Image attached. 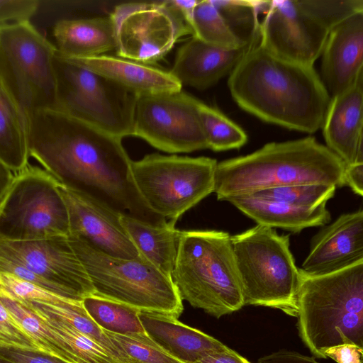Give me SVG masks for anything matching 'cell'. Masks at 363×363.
<instances>
[{
  "label": "cell",
  "mask_w": 363,
  "mask_h": 363,
  "mask_svg": "<svg viewBox=\"0 0 363 363\" xmlns=\"http://www.w3.org/2000/svg\"><path fill=\"white\" fill-rule=\"evenodd\" d=\"M215 159L157 153L131 162L136 188L156 214L177 221L214 191Z\"/></svg>",
  "instance_id": "30bf717a"
},
{
  "label": "cell",
  "mask_w": 363,
  "mask_h": 363,
  "mask_svg": "<svg viewBox=\"0 0 363 363\" xmlns=\"http://www.w3.org/2000/svg\"><path fill=\"white\" fill-rule=\"evenodd\" d=\"M257 225L279 228L292 233L328 224L331 218L326 205L301 207L282 202L240 196L226 199Z\"/></svg>",
  "instance_id": "603a6c76"
},
{
  "label": "cell",
  "mask_w": 363,
  "mask_h": 363,
  "mask_svg": "<svg viewBox=\"0 0 363 363\" xmlns=\"http://www.w3.org/2000/svg\"><path fill=\"white\" fill-rule=\"evenodd\" d=\"M0 160L15 174L29 162L27 118L1 80Z\"/></svg>",
  "instance_id": "484cf974"
},
{
  "label": "cell",
  "mask_w": 363,
  "mask_h": 363,
  "mask_svg": "<svg viewBox=\"0 0 363 363\" xmlns=\"http://www.w3.org/2000/svg\"><path fill=\"white\" fill-rule=\"evenodd\" d=\"M121 140L55 109L28 117L29 158L57 182L121 215L153 225L167 223L140 195Z\"/></svg>",
  "instance_id": "6da1fadb"
},
{
  "label": "cell",
  "mask_w": 363,
  "mask_h": 363,
  "mask_svg": "<svg viewBox=\"0 0 363 363\" xmlns=\"http://www.w3.org/2000/svg\"><path fill=\"white\" fill-rule=\"evenodd\" d=\"M196 100L182 90L138 96L131 135L169 153L208 148Z\"/></svg>",
  "instance_id": "4fadbf2b"
},
{
  "label": "cell",
  "mask_w": 363,
  "mask_h": 363,
  "mask_svg": "<svg viewBox=\"0 0 363 363\" xmlns=\"http://www.w3.org/2000/svg\"><path fill=\"white\" fill-rule=\"evenodd\" d=\"M39 4L36 0H0V25L30 21Z\"/></svg>",
  "instance_id": "8d00e7d4"
},
{
  "label": "cell",
  "mask_w": 363,
  "mask_h": 363,
  "mask_svg": "<svg viewBox=\"0 0 363 363\" xmlns=\"http://www.w3.org/2000/svg\"><path fill=\"white\" fill-rule=\"evenodd\" d=\"M0 357L13 363H69L39 351L26 350L1 345Z\"/></svg>",
  "instance_id": "74e56055"
},
{
  "label": "cell",
  "mask_w": 363,
  "mask_h": 363,
  "mask_svg": "<svg viewBox=\"0 0 363 363\" xmlns=\"http://www.w3.org/2000/svg\"><path fill=\"white\" fill-rule=\"evenodd\" d=\"M171 277L182 300L217 318L244 306L228 233L181 231Z\"/></svg>",
  "instance_id": "5b68a950"
},
{
  "label": "cell",
  "mask_w": 363,
  "mask_h": 363,
  "mask_svg": "<svg viewBox=\"0 0 363 363\" xmlns=\"http://www.w3.org/2000/svg\"><path fill=\"white\" fill-rule=\"evenodd\" d=\"M82 305L103 330L119 335L145 333L137 308L96 294L84 298Z\"/></svg>",
  "instance_id": "f1b7e54d"
},
{
  "label": "cell",
  "mask_w": 363,
  "mask_h": 363,
  "mask_svg": "<svg viewBox=\"0 0 363 363\" xmlns=\"http://www.w3.org/2000/svg\"><path fill=\"white\" fill-rule=\"evenodd\" d=\"M299 270L296 317L305 345L324 359L337 345L363 348V261L324 274Z\"/></svg>",
  "instance_id": "277c9868"
},
{
  "label": "cell",
  "mask_w": 363,
  "mask_h": 363,
  "mask_svg": "<svg viewBox=\"0 0 363 363\" xmlns=\"http://www.w3.org/2000/svg\"><path fill=\"white\" fill-rule=\"evenodd\" d=\"M65 57V56H64ZM69 58L131 91L137 96L177 92L182 85L169 72L151 65L108 55Z\"/></svg>",
  "instance_id": "7402d4cb"
},
{
  "label": "cell",
  "mask_w": 363,
  "mask_h": 363,
  "mask_svg": "<svg viewBox=\"0 0 363 363\" xmlns=\"http://www.w3.org/2000/svg\"><path fill=\"white\" fill-rule=\"evenodd\" d=\"M94 294L140 310L161 312L179 318L182 300L172 277L140 255L134 259L113 257L83 238L69 235Z\"/></svg>",
  "instance_id": "52a82bcc"
},
{
  "label": "cell",
  "mask_w": 363,
  "mask_h": 363,
  "mask_svg": "<svg viewBox=\"0 0 363 363\" xmlns=\"http://www.w3.org/2000/svg\"><path fill=\"white\" fill-rule=\"evenodd\" d=\"M363 76L332 96L322 126L326 147L345 164H363Z\"/></svg>",
  "instance_id": "d6986e66"
},
{
  "label": "cell",
  "mask_w": 363,
  "mask_h": 363,
  "mask_svg": "<svg viewBox=\"0 0 363 363\" xmlns=\"http://www.w3.org/2000/svg\"><path fill=\"white\" fill-rule=\"evenodd\" d=\"M0 363H13L0 357Z\"/></svg>",
  "instance_id": "ee69618b"
},
{
  "label": "cell",
  "mask_w": 363,
  "mask_h": 363,
  "mask_svg": "<svg viewBox=\"0 0 363 363\" xmlns=\"http://www.w3.org/2000/svg\"><path fill=\"white\" fill-rule=\"evenodd\" d=\"M344 162L314 137L272 142L255 152L220 162L215 171L217 199L298 184L345 186Z\"/></svg>",
  "instance_id": "3957f363"
},
{
  "label": "cell",
  "mask_w": 363,
  "mask_h": 363,
  "mask_svg": "<svg viewBox=\"0 0 363 363\" xmlns=\"http://www.w3.org/2000/svg\"><path fill=\"white\" fill-rule=\"evenodd\" d=\"M344 179L354 194L363 196V164L345 166Z\"/></svg>",
  "instance_id": "60d3db41"
},
{
  "label": "cell",
  "mask_w": 363,
  "mask_h": 363,
  "mask_svg": "<svg viewBox=\"0 0 363 363\" xmlns=\"http://www.w3.org/2000/svg\"><path fill=\"white\" fill-rule=\"evenodd\" d=\"M121 222L140 255L171 277L181 233L176 222L153 225L125 215L121 216Z\"/></svg>",
  "instance_id": "d4e9b609"
},
{
  "label": "cell",
  "mask_w": 363,
  "mask_h": 363,
  "mask_svg": "<svg viewBox=\"0 0 363 363\" xmlns=\"http://www.w3.org/2000/svg\"><path fill=\"white\" fill-rule=\"evenodd\" d=\"M257 363H319L313 357L296 352L279 350L260 357Z\"/></svg>",
  "instance_id": "ab89813d"
},
{
  "label": "cell",
  "mask_w": 363,
  "mask_h": 363,
  "mask_svg": "<svg viewBox=\"0 0 363 363\" xmlns=\"http://www.w3.org/2000/svg\"><path fill=\"white\" fill-rule=\"evenodd\" d=\"M55 46L30 21L0 25V80L28 121L41 109H55Z\"/></svg>",
  "instance_id": "ba28073f"
},
{
  "label": "cell",
  "mask_w": 363,
  "mask_h": 363,
  "mask_svg": "<svg viewBox=\"0 0 363 363\" xmlns=\"http://www.w3.org/2000/svg\"><path fill=\"white\" fill-rule=\"evenodd\" d=\"M185 20L192 30V36L206 43L225 49L249 45L231 31L211 0H196Z\"/></svg>",
  "instance_id": "f546056e"
},
{
  "label": "cell",
  "mask_w": 363,
  "mask_h": 363,
  "mask_svg": "<svg viewBox=\"0 0 363 363\" xmlns=\"http://www.w3.org/2000/svg\"><path fill=\"white\" fill-rule=\"evenodd\" d=\"M0 255L18 262L46 279L66 298L82 302L95 294L69 236L33 241L0 240Z\"/></svg>",
  "instance_id": "9a60e30c"
},
{
  "label": "cell",
  "mask_w": 363,
  "mask_h": 363,
  "mask_svg": "<svg viewBox=\"0 0 363 363\" xmlns=\"http://www.w3.org/2000/svg\"><path fill=\"white\" fill-rule=\"evenodd\" d=\"M19 299V298H18ZM30 308L60 319L89 337L120 363L125 361L104 330L91 318L82 302L63 299L59 302L23 300Z\"/></svg>",
  "instance_id": "4316f807"
},
{
  "label": "cell",
  "mask_w": 363,
  "mask_h": 363,
  "mask_svg": "<svg viewBox=\"0 0 363 363\" xmlns=\"http://www.w3.org/2000/svg\"><path fill=\"white\" fill-rule=\"evenodd\" d=\"M259 43L250 48L229 74L232 98L264 122L315 133L323 126L331 99L320 75L313 66L281 59Z\"/></svg>",
  "instance_id": "7a4b0ae2"
},
{
  "label": "cell",
  "mask_w": 363,
  "mask_h": 363,
  "mask_svg": "<svg viewBox=\"0 0 363 363\" xmlns=\"http://www.w3.org/2000/svg\"><path fill=\"white\" fill-rule=\"evenodd\" d=\"M138 315L145 333L182 363H194L209 353L229 349L217 339L182 323L172 315L140 310Z\"/></svg>",
  "instance_id": "44dd1931"
},
{
  "label": "cell",
  "mask_w": 363,
  "mask_h": 363,
  "mask_svg": "<svg viewBox=\"0 0 363 363\" xmlns=\"http://www.w3.org/2000/svg\"><path fill=\"white\" fill-rule=\"evenodd\" d=\"M253 45L225 49L192 36L178 49L169 72L182 85L205 90L229 75Z\"/></svg>",
  "instance_id": "ffe728a7"
},
{
  "label": "cell",
  "mask_w": 363,
  "mask_h": 363,
  "mask_svg": "<svg viewBox=\"0 0 363 363\" xmlns=\"http://www.w3.org/2000/svg\"><path fill=\"white\" fill-rule=\"evenodd\" d=\"M53 36L57 50L66 57H92L116 50L109 16L60 20L53 28Z\"/></svg>",
  "instance_id": "cb8c5ba5"
},
{
  "label": "cell",
  "mask_w": 363,
  "mask_h": 363,
  "mask_svg": "<svg viewBox=\"0 0 363 363\" xmlns=\"http://www.w3.org/2000/svg\"><path fill=\"white\" fill-rule=\"evenodd\" d=\"M0 345L22 350L40 352L31 338L11 316L1 301Z\"/></svg>",
  "instance_id": "d590c367"
},
{
  "label": "cell",
  "mask_w": 363,
  "mask_h": 363,
  "mask_svg": "<svg viewBox=\"0 0 363 363\" xmlns=\"http://www.w3.org/2000/svg\"><path fill=\"white\" fill-rule=\"evenodd\" d=\"M320 79L330 97L363 76V11L333 27L322 52Z\"/></svg>",
  "instance_id": "ac0fdd59"
},
{
  "label": "cell",
  "mask_w": 363,
  "mask_h": 363,
  "mask_svg": "<svg viewBox=\"0 0 363 363\" xmlns=\"http://www.w3.org/2000/svg\"><path fill=\"white\" fill-rule=\"evenodd\" d=\"M53 65L55 110L121 139L131 135L135 94L72 62L57 50Z\"/></svg>",
  "instance_id": "9c48e42d"
},
{
  "label": "cell",
  "mask_w": 363,
  "mask_h": 363,
  "mask_svg": "<svg viewBox=\"0 0 363 363\" xmlns=\"http://www.w3.org/2000/svg\"><path fill=\"white\" fill-rule=\"evenodd\" d=\"M0 301L40 352L72 363L62 340L25 303L1 286Z\"/></svg>",
  "instance_id": "83f0119b"
},
{
  "label": "cell",
  "mask_w": 363,
  "mask_h": 363,
  "mask_svg": "<svg viewBox=\"0 0 363 363\" xmlns=\"http://www.w3.org/2000/svg\"><path fill=\"white\" fill-rule=\"evenodd\" d=\"M196 107L208 148L216 151L239 149L247 141V135L238 124L218 109L197 99Z\"/></svg>",
  "instance_id": "4dcf8cb0"
},
{
  "label": "cell",
  "mask_w": 363,
  "mask_h": 363,
  "mask_svg": "<svg viewBox=\"0 0 363 363\" xmlns=\"http://www.w3.org/2000/svg\"><path fill=\"white\" fill-rule=\"evenodd\" d=\"M260 23V43L272 55L313 66L330 30L306 12L298 0L268 1Z\"/></svg>",
  "instance_id": "5bb4252c"
},
{
  "label": "cell",
  "mask_w": 363,
  "mask_h": 363,
  "mask_svg": "<svg viewBox=\"0 0 363 363\" xmlns=\"http://www.w3.org/2000/svg\"><path fill=\"white\" fill-rule=\"evenodd\" d=\"M15 174L0 160V201L11 184Z\"/></svg>",
  "instance_id": "7bdbcfd3"
},
{
  "label": "cell",
  "mask_w": 363,
  "mask_h": 363,
  "mask_svg": "<svg viewBox=\"0 0 363 363\" xmlns=\"http://www.w3.org/2000/svg\"><path fill=\"white\" fill-rule=\"evenodd\" d=\"M211 1L231 31L244 44L260 42L257 1Z\"/></svg>",
  "instance_id": "1f68e13d"
},
{
  "label": "cell",
  "mask_w": 363,
  "mask_h": 363,
  "mask_svg": "<svg viewBox=\"0 0 363 363\" xmlns=\"http://www.w3.org/2000/svg\"><path fill=\"white\" fill-rule=\"evenodd\" d=\"M125 363H182L169 355L146 333L119 335L104 330Z\"/></svg>",
  "instance_id": "836d02e7"
},
{
  "label": "cell",
  "mask_w": 363,
  "mask_h": 363,
  "mask_svg": "<svg viewBox=\"0 0 363 363\" xmlns=\"http://www.w3.org/2000/svg\"><path fill=\"white\" fill-rule=\"evenodd\" d=\"M363 261V211L340 216L311 240L301 269L311 275L334 272Z\"/></svg>",
  "instance_id": "e0dca14e"
},
{
  "label": "cell",
  "mask_w": 363,
  "mask_h": 363,
  "mask_svg": "<svg viewBox=\"0 0 363 363\" xmlns=\"http://www.w3.org/2000/svg\"><path fill=\"white\" fill-rule=\"evenodd\" d=\"M244 306H262L297 315L300 270L290 250L289 235L257 225L230 235Z\"/></svg>",
  "instance_id": "8992f818"
},
{
  "label": "cell",
  "mask_w": 363,
  "mask_h": 363,
  "mask_svg": "<svg viewBox=\"0 0 363 363\" xmlns=\"http://www.w3.org/2000/svg\"><path fill=\"white\" fill-rule=\"evenodd\" d=\"M325 355L337 363H362L363 348L354 344H342L328 349Z\"/></svg>",
  "instance_id": "f35d334b"
},
{
  "label": "cell",
  "mask_w": 363,
  "mask_h": 363,
  "mask_svg": "<svg viewBox=\"0 0 363 363\" xmlns=\"http://www.w3.org/2000/svg\"><path fill=\"white\" fill-rule=\"evenodd\" d=\"M70 235L57 182L28 164L15 174L0 201V240L33 241Z\"/></svg>",
  "instance_id": "8fae6325"
},
{
  "label": "cell",
  "mask_w": 363,
  "mask_h": 363,
  "mask_svg": "<svg viewBox=\"0 0 363 363\" xmlns=\"http://www.w3.org/2000/svg\"><path fill=\"white\" fill-rule=\"evenodd\" d=\"M112 22L116 55L145 65L162 60L192 30L171 2H128L116 5Z\"/></svg>",
  "instance_id": "7c38bea8"
},
{
  "label": "cell",
  "mask_w": 363,
  "mask_h": 363,
  "mask_svg": "<svg viewBox=\"0 0 363 363\" xmlns=\"http://www.w3.org/2000/svg\"><path fill=\"white\" fill-rule=\"evenodd\" d=\"M57 189L67 208L70 235L113 257L134 259L140 255L121 224V214L59 182Z\"/></svg>",
  "instance_id": "2e32d148"
},
{
  "label": "cell",
  "mask_w": 363,
  "mask_h": 363,
  "mask_svg": "<svg viewBox=\"0 0 363 363\" xmlns=\"http://www.w3.org/2000/svg\"><path fill=\"white\" fill-rule=\"evenodd\" d=\"M298 2L329 30L350 16L363 11V0H298Z\"/></svg>",
  "instance_id": "e575fe53"
},
{
  "label": "cell",
  "mask_w": 363,
  "mask_h": 363,
  "mask_svg": "<svg viewBox=\"0 0 363 363\" xmlns=\"http://www.w3.org/2000/svg\"><path fill=\"white\" fill-rule=\"evenodd\" d=\"M336 189L335 186L328 184H298L263 189L246 196L296 206L315 208L326 205L334 196Z\"/></svg>",
  "instance_id": "d6a6232c"
},
{
  "label": "cell",
  "mask_w": 363,
  "mask_h": 363,
  "mask_svg": "<svg viewBox=\"0 0 363 363\" xmlns=\"http://www.w3.org/2000/svg\"><path fill=\"white\" fill-rule=\"evenodd\" d=\"M194 363H250L231 349L209 353Z\"/></svg>",
  "instance_id": "b9f144b4"
}]
</instances>
